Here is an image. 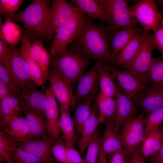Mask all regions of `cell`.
<instances>
[{"label":"cell","mask_w":163,"mask_h":163,"mask_svg":"<svg viewBox=\"0 0 163 163\" xmlns=\"http://www.w3.org/2000/svg\"><path fill=\"white\" fill-rule=\"evenodd\" d=\"M112 34L107 26L95 24L93 19L88 16L73 41L72 46L90 59L108 65L112 62L110 41Z\"/></svg>","instance_id":"6da1fadb"},{"label":"cell","mask_w":163,"mask_h":163,"mask_svg":"<svg viewBox=\"0 0 163 163\" xmlns=\"http://www.w3.org/2000/svg\"><path fill=\"white\" fill-rule=\"evenodd\" d=\"M51 1L34 0L25 8L10 18L24 25L31 40H44L49 42L52 37L44 24L46 13Z\"/></svg>","instance_id":"7a4b0ae2"},{"label":"cell","mask_w":163,"mask_h":163,"mask_svg":"<svg viewBox=\"0 0 163 163\" xmlns=\"http://www.w3.org/2000/svg\"><path fill=\"white\" fill-rule=\"evenodd\" d=\"M90 59L73 46L62 48L50 55V65L54 66L72 89L89 66Z\"/></svg>","instance_id":"3957f363"},{"label":"cell","mask_w":163,"mask_h":163,"mask_svg":"<svg viewBox=\"0 0 163 163\" xmlns=\"http://www.w3.org/2000/svg\"><path fill=\"white\" fill-rule=\"evenodd\" d=\"M107 14L110 23L107 26L112 34L126 27L138 24L125 0H100Z\"/></svg>","instance_id":"277c9868"},{"label":"cell","mask_w":163,"mask_h":163,"mask_svg":"<svg viewBox=\"0 0 163 163\" xmlns=\"http://www.w3.org/2000/svg\"><path fill=\"white\" fill-rule=\"evenodd\" d=\"M86 18L85 13L76 6L71 17L56 33L51 44L50 55L62 48L67 47L73 42L80 33Z\"/></svg>","instance_id":"5b68a950"},{"label":"cell","mask_w":163,"mask_h":163,"mask_svg":"<svg viewBox=\"0 0 163 163\" xmlns=\"http://www.w3.org/2000/svg\"><path fill=\"white\" fill-rule=\"evenodd\" d=\"M143 111L123 125L119 133L124 150L129 161L142 142L146 115Z\"/></svg>","instance_id":"8992f818"},{"label":"cell","mask_w":163,"mask_h":163,"mask_svg":"<svg viewBox=\"0 0 163 163\" xmlns=\"http://www.w3.org/2000/svg\"><path fill=\"white\" fill-rule=\"evenodd\" d=\"M155 47L152 35L150 33L140 43L136 53L128 63L125 70L146 80V78L152 59V51Z\"/></svg>","instance_id":"52a82bcc"},{"label":"cell","mask_w":163,"mask_h":163,"mask_svg":"<svg viewBox=\"0 0 163 163\" xmlns=\"http://www.w3.org/2000/svg\"><path fill=\"white\" fill-rule=\"evenodd\" d=\"M51 5L45 16L46 27L52 37L73 14L76 6L71 1L51 0Z\"/></svg>","instance_id":"ba28073f"},{"label":"cell","mask_w":163,"mask_h":163,"mask_svg":"<svg viewBox=\"0 0 163 163\" xmlns=\"http://www.w3.org/2000/svg\"><path fill=\"white\" fill-rule=\"evenodd\" d=\"M106 67L118 82L124 93L136 101L149 88L150 84L133 73L118 69L116 67L105 64Z\"/></svg>","instance_id":"9c48e42d"},{"label":"cell","mask_w":163,"mask_h":163,"mask_svg":"<svg viewBox=\"0 0 163 163\" xmlns=\"http://www.w3.org/2000/svg\"><path fill=\"white\" fill-rule=\"evenodd\" d=\"M130 10L145 30H152L154 32L160 28L161 15L153 0H141L130 7Z\"/></svg>","instance_id":"30bf717a"},{"label":"cell","mask_w":163,"mask_h":163,"mask_svg":"<svg viewBox=\"0 0 163 163\" xmlns=\"http://www.w3.org/2000/svg\"><path fill=\"white\" fill-rule=\"evenodd\" d=\"M11 54L5 65L20 89L21 92L29 89L35 83L32 81L28 68L23 58L20 49L9 45Z\"/></svg>","instance_id":"8fae6325"},{"label":"cell","mask_w":163,"mask_h":163,"mask_svg":"<svg viewBox=\"0 0 163 163\" xmlns=\"http://www.w3.org/2000/svg\"><path fill=\"white\" fill-rule=\"evenodd\" d=\"M49 66L47 80L59 106L74 108L72 88L54 66Z\"/></svg>","instance_id":"7c38bea8"},{"label":"cell","mask_w":163,"mask_h":163,"mask_svg":"<svg viewBox=\"0 0 163 163\" xmlns=\"http://www.w3.org/2000/svg\"><path fill=\"white\" fill-rule=\"evenodd\" d=\"M75 92L74 94V108L77 103H79L97 91L99 86L97 62L89 69L82 74L78 78Z\"/></svg>","instance_id":"4fadbf2b"},{"label":"cell","mask_w":163,"mask_h":163,"mask_svg":"<svg viewBox=\"0 0 163 163\" xmlns=\"http://www.w3.org/2000/svg\"><path fill=\"white\" fill-rule=\"evenodd\" d=\"M53 139L47 135L38 139H32L18 144L27 151L46 163H56L52 154Z\"/></svg>","instance_id":"5bb4252c"},{"label":"cell","mask_w":163,"mask_h":163,"mask_svg":"<svg viewBox=\"0 0 163 163\" xmlns=\"http://www.w3.org/2000/svg\"><path fill=\"white\" fill-rule=\"evenodd\" d=\"M116 107L114 118V124L119 132L124 124L129 120L136 117L138 106L135 101L120 91L115 98Z\"/></svg>","instance_id":"9a60e30c"},{"label":"cell","mask_w":163,"mask_h":163,"mask_svg":"<svg viewBox=\"0 0 163 163\" xmlns=\"http://www.w3.org/2000/svg\"><path fill=\"white\" fill-rule=\"evenodd\" d=\"M22 113L0 124L1 130L18 144L32 139L27 123Z\"/></svg>","instance_id":"2e32d148"},{"label":"cell","mask_w":163,"mask_h":163,"mask_svg":"<svg viewBox=\"0 0 163 163\" xmlns=\"http://www.w3.org/2000/svg\"><path fill=\"white\" fill-rule=\"evenodd\" d=\"M22 34L20 48L21 56L28 68L32 81L37 86H42L45 89V85L41 71L31 53V40L25 29Z\"/></svg>","instance_id":"e0dca14e"},{"label":"cell","mask_w":163,"mask_h":163,"mask_svg":"<svg viewBox=\"0 0 163 163\" xmlns=\"http://www.w3.org/2000/svg\"><path fill=\"white\" fill-rule=\"evenodd\" d=\"M45 94L48 102L45 112L48 134L54 139H61L59 127V108L56 99L50 88L45 90Z\"/></svg>","instance_id":"ac0fdd59"},{"label":"cell","mask_w":163,"mask_h":163,"mask_svg":"<svg viewBox=\"0 0 163 163\" xmlns=\"http://www.w3.org/2000/svg\"><path fill=\"white\" fill-rule=\"evenodd\" d=\"M18 97L24 106L46 118L45 112L48 102L45 94L40 91L34 84L29 89L20 93Z\"/></svg>","instance_id":"d6986e66"},{"label":"cell","mask_w":163,"mask_h":163,"mask_svg":"<svg viewBox=\"0 0 163 163\" xmlns=\"http://www.w3.org/2000/svg\"><path fill=\"white\" fill-rule=\"evenodd\" d=\"M145 114H149L163 106V86L152 84L136 101Z\"/></svg>","instance_id":"ffe728a7"},{"label":"cell","mask_w":163,"mask_h":163,"mask_svg":"<svg viewBox=\"0 0 163 163\" xmlns=\"http://www.w3.org/2000/svg\"><path fill=\"white\" fill-rule=\"evenodd\" d=\"M150 33L144 30L136 33L121 50L112 61V66L126 68L128 63L136 53L142 42Z\"/></svg>","instance_id":"44dd1931"},{"label":"cell","mask_w":163,"mask_h":163,"mask_svg":"<svg viewBox=\"0 0 163 163\" xmlns=\"http://www.w3.org/2000/svg\"><path fill=\"white\" fill-rule=\"evenodd\" d=\"M100 124L99 113L95 106L91 107L89 117L84 124L78 142V150L83 156L88 145Z\"/></svg>","instance_id":"7402d4cb"},{"label":"cell","mask_w":163,"mask_h":163,"mask_svg":"<svg viewBox=\"0 0 163 163\" xmlns=\"http://www.w3.org/2000/svg\"><path fill=\"white\" fill-rule=\"evenodd\" d=\"M102 136L101 149L107 155L123 149L119 133L116 129L114 121L107 120Z\"/></svg>","instance_id":"603a6c76"},{"label":"cell","mask_w":163,"mask_h":163,"mask_svg":"<svg viewBox=\"0 0 163 163\" xmlns=\"http://www.w3.org/2000/svg\"><path fill=\"white\" fill-rule=\"evenodd\" d=\"M142 30L138 26V24L117 31L111 35L110 41L112 62L133 37Z\"/></svg>","instance_id":"cb8c5ba5"},{"label":"cell","mask_w":163,"mask_h":163,"mask_svg":"<svg viewBox=\"0 0 163 163\" xmlns=\"http://www.w3.org/2000/svg\"><path fill=\"white\" fill-rule=\"evenodd\" d=\"M32 139H38L48 135L46 118L37 112L24 106L22 110Z\"/></svg>","instance_id":"d4e9b609"},{"label":"cell","mask_w":163,"mask_h":163,"mask_svg":"<svg viewBox=\"0 0 163 163\" xmlns=\"http://www.w3.org/2000/svg\"><path fill=\"white\" fill-rule=\"evenodd\" d=\"M71 108L59 106V127L66 146L74 145L76 139L74 124L70 114Z\"/></svg>","instance_id":"484cf974"},{"label":"cell","mask_w":163,"mask_h":163,"mask_svg":"<svg viewBox=\"0 0 163 163\" xmlns=\"http://www.w3.org/2000/svg\"><path fill=\"white\" fill-rule=\"evenodd\" d=\"M24 105L18 96L12 95L0 101V124L22 113Z\"/></svg>","instance_id":"4316f807"},{"label":"cell","mask_w":163,"mask_h":163,"mask_svg":"<svg viewBox=\"0 0 163 163\" xmlns=\"http://www.w3.org/2000/svg\"><path fill=\"white\" fill-rule=\"evenodd\" d=\"M97 62L99 93L106 97L116 98L120 91L116 88L115 85L114 77L105 64Z\"/></svg>","instance_id":"83f0119b"},{"label":"cell","mask_w":163,"mask_h":163,"mask_svg":"<svg viewBox=\"0 0 163 163\" xmlns=\"http://www.w3.org/2000/svg\"><path fill=\"white\" fill-rule=\"evenodd\" d=\"M31 52L33 58L40 69L45 85L50 65V53L46 49L41 39L34 41L31 46Z\"/></svg>","instance_id":"f1b7e54d"},{"label":"cell","mask_w":163,"mask_h":163,"mask_svg":"<svg viewBox=\"0 0 163 163\" xmlns=\"http://www.w3.org/2000/svg\"><path fill=\"white\" fill-rule=\"evenodd\" d=\"M75 5L88 16L110 23L109 17L100 0H72Z\"/></svg>","instance_id":"f546056e"},{"label":"cell","mask_w":163,"mask_h":163,"mask_svg":"<svg viewBox=\"0 0 163 163\" xmlns=\"http://www.w3.org/2000/svg\"><path fill=\"white\" fill-rule=\"evenodd\" d=\"M96 106L99 113L100 124L105 123L107 120L114 121L116 107L115 98L106 97L99 93L96 100Z\"/></svg>","instance_id":"4dcf8cb0"},{"label":"cell","mask_w":163,"mask_h":163,"mask_svg":"<svg viewBox=\"0 0 163 163\" xmlns=\"http://www.w3.org/2000/svg\"><path fill=\"white\" fill-rule=\"evenodd\" d=\"M97 91L93 93L87 99L79 103L75 107L72 118L75 130L79 135L81 134L84 124L90 115L91 108V104L96 96Z\"/></svg>","instance_id":"1f68e13d"},{"label":"cell","mask_w":163,"mask_h":163,"mask_svg":"<svg viewBox=\"0 0 163 163\" xmlns=\"http://www.w3.org/2000/svg\"><path fill=\"white\" fill-rule=\"evenodd\" d=\"M142 143L141 152L146 159L157 152L161 147L163 144V128L158 127Z\"/></svg>","instance_id":"d6a6232c"},{"label":"cell","mask_w":163,"mask_h":163,"mask_svg":"<svg viewBox=\"0 0 163 163\" xmlns=\"http://www.w3.org/2000/svg\"><path fill=\"white\" fill-rule=\"evenodd\" d=\"M11 20L9 17H6L5 23L1 25L0 38L9 45L15 46L21 40L22 34L20 27Z\"/></svg>","instance_id":"836d02e7"},{"label":"cell","mask_w":163,"mask_h":163,"mask_svg":"<svg viewBox=\"0 0 163 163\" xmlns=\"http://www.w3.org/2000/svg\"><path fill=\"white\" fill-rule=\"evenodd\" d=\"M16 144L8 135L0 130V163H15L13 154Z\"/></svg>","instance_id":"e575fe53"},{"label":"cell","mask_w":163,"mask_h":163,"mask_svg":"<svg viewBox=\"0 0 163 163\" xmlns=\"http://www.w3.org/2000/svg\"><path fill=\"white\" fill-rule=\"evenodd\" d=\"M102 135L97 128L91 139L83 158L84 163H96L101 148Z\"/></svg>","instance_id":"d590c367"},{"label":"cell","mask_w":163,"mask_h":163,"mask_svg":"<svg viewBox=\"0 0 163 163\" xmlns=\"http://www.w3.org/2000/svg\"><path fill=\"white\" fill-rule=\"evenodd\" d=\"M146 79L150 84L163 86V56L153 58Z\"/></svg>","instance_id":"8d00e7d4"},{"label":"cell","mask_w":163,"mask_h":163,"mask_svg":"<svg viewBox=\"0 0 163 163\" xmlns=\"http://www.w3.org/2000/svg\"><path fill=\"white\" fill-rule=\"evenodd\" d=\"M163 122V106L146 115L142 142Z\"/></svg>","instance_id":"74e56055"},{"label":"cell","mask_w":163,"mask_h":163,"mask_svg":"<svg viewBox=\"0 0 163 163\" xmlns=\"http://www.w3.org/2000/svg\"><path fill=\"white\" fill-rule=\"evenodd\" d=\"M13 157L15 163L43 162L39 158L27 151L17 143L13 152Z\"/></svg>","instance_id":"f35d334b"},{"label":"cell","mask_w":163,"mask_h":163,"mask_svg":"<svg viewBox=\"0 0 163 163\" xmlns=\"http://www.w3.org/2000/svg\"><path fill=\"white\" fill-rule=\"evenodd\" d=\"M53 156L59 163H67V151L65 144L62 138L53 139L52 149Z\"/></svg>","instance_id":"ab89813d"},{"label":"cell","mask_w":163,"mask_h":163,"mask_svg":"<svg viewBox=\"0 0 163 163\" xmlns=\"http://www.w3.org/2000/svg\"><path fill=\"white\" fill-rule=\"evenodd\" d=\"M0 82L9 88L18 96L21 91L6 66L0 63Z\"/></svg>","instance_id":"60d3db41"},{"label":"cell","mask_w":163,"mask_h":163,"mask_svg":"<svg viewBox=\"0 0 163 163\" xmlns=\"http://www.w3.org/2000/svg\"><path fill=\"white\" fill-rule=\"evenodd\" d=\"M24 1L23 0H0V16L4 15L10 17L12 16Z\"/></svg>","instance_id":"b9f144b4"},{"label":"cell","mask_w":163,"mask_h":163,"mask_svg":"<svg viewBox=\"0 0 163 163\" xmlns=\"http://www.w3.org/2000/svg\"><path fill=\"white\" fill-rule=\"evenodd\" d=\"M74 146H66L67 163H84L83 158Z\"/></svg>","instance_id":"7bdbcfd3"},{"label":"cell","mask_w":163,"mask_h":163,"mask_svg":"<svg viewBox=\"0 0 163 163\" xmlns=\"http://www.w3.org/2000/svg\"><path fill=\"white\" fill-rule=\"evenodd\" d=\"M109 163H129V161L123 150L107 155Z\"/></svg>","instance_id":"ee69618b"},{"label":"cell","mask_w":163,"mask_h":163,"mask_svg":"<svg viewBox=\"0 0 163 163\" xmlns=\"http://www.w3.org/2000/svg\"><path fill=\"white\" fill-rule=\"evenodd\" d=\"M11 49L9 45L0 38V63L7 64L10 57Z\"/></svg>","instance_id":"f6af8a7d"},{"label":"cell","mask_w":163,"mask_h":163,"mask_svg":"<svg viewBox=\"0 0 163 163\" xmlns=\"http://www.w3.org/2000/svg\"><path fill=\"white\" fill-rule=\"evenodd\" d=\"M153 41L155 47L163 56V28L160 27L152 35Z\"/></svg>","instance_id":"bcb514c9"},{"label":"cell","mask_w":163,"mask_h":163,"mask_svg":"<svg viewBox=\"0 0 163 163\" xmlns=\"http://www.w3.org/2000/svg\"><path fill=\"white\" fill-rule=\"evenodd\" d=\"M145 159L142 153L140 144L134 152L129 163H145Z\"/></svg>","instance_id":"7dc6e473"},{"label":"cell","mask_w":163,"mask_h":163,"mask_svg":"<svg viewBox=\"0 0 163 163\" xmlns=\"http://www.w3.org/2000/svg\"><path fill=\"white\" fill-rule=\"evenodd\" d=\"M147 158L150 163H163V144L157 152Z\"/></svg>","instance_id":"c3c4849f"},{"label":"cell","mask_w":163,"mask_h":163,"mask_svg":"<svg viewBox=\"0 0 163 163\" xmlns=\"http://www.w3.org/2000/svg\"><path fill=\"white\" fill-rule=\"evenodd\" d=\"M12 95L17 96L9 88L0 82V101Z\"/></svg>","instance_id":"681fc988"},{"label":"cell","mask_w":163,"mask_h":163,"mask_svg":"<svg viewBox=\"0 0 163 163\" xmlns=\"http://www.w3.org/2000/svg\"><path fill=\"white\" fill-rule=\"evenodd\" d=\"M96 163H109L107 155L101 149Z\"/></svg>","instance_id":"f907efd6"},{"label":"cell","mask_w":163,"mask_h":163,"mask_svg":"<svg viewBox=\"0 0 163 163\" xmlns=\"http://www.w3.org/2000/svg\"><path fill=\"white\" fill-rule=\"evenodd\" d=\"M157 5H160L163 7V0H158L155 2Z\"/></svg>","instance_id":"816d5d0a"},{"label":"cell","mask_w":163,"mask_h":163,"mask_svg":"<svg viewBox=\"0 0 163 163\" xmlns=\"http://www.w3.org/2000/svg\"><path fill=\"white\" fill-rule=\"evenodd\" d=\"M161 25H162V27L163 28V18L162 19V21H161Z\"/></svg>","instance_id":"f5cc1de1"},{"label":"cell","mask_w":163,"mask_h":163,"mask_svg":"<svg viewBox=\"0 0 163 163\" xmlns=\"http://www.w3.org/2000/svg\"><path fill=\"white\" fill-rule=\"evenodd\" d=\"M159 126L163 128V122L161 123V124Z\"/></svg>","instance_id":"db71d44e"},{"label":"cell","mask_w":163,"mask_h":163,"mask_svg":"<svg viewBox=\"0 0 163 163\" xmlns=\"http://www.w3.org/2000/svg\"><path fill=\"white\" fill-rule=\"evenodd\" d=\"M45 163V162H42V163Z\"/></svg>","instance_id":"11a10c76"}]
</instances>
